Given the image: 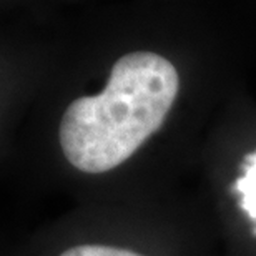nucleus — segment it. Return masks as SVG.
<instances>
[{
  "label": "nucleus",
  "instance_id": "nucleus-3",
  "mask_svg": "<svg viewBox=\"0 0 256 256\" xmlns=\"http://www.w3.org/2000/svg\"><path fill=\"white\" fill-rule=\"evenodd\" d=\"M60 256H143L130 250H122L114 246H102V244H80L66 250Z\"/></svg>",
  "mask_w": 256,
  "mask_h": 256
},
{
  "label": "nucleus",
  "instance_id": "nucleus-4",
  "mask_svg": "<svg viewBox=\"0 0 256 256\" xmlns=\"http://www.w3.org/2000/svg\"><path fill=\"white\" fill-rule=\"evenodd\" d=\"M254 234H256V230H254Z\"/></svg>",
  "mask_w": 256,
  "mask_h": 256
},
{
  "label": "nucleus",
  "instance_id": "nucleus-1",
  "mask_svg": "<svg viewBox=\"0 0 256 256\" xmlns=\"http://www.w3.org/2000/svg\"><path fill=\"white\" fill-rule=\"evenodd\" d=\"M180 78L170 60L132 52L116 60L105 90L74 100L60 122V146L72 166L105 173L126 162L163 125Z\"/></svg>",
  "mask_w": 256,
  "mask_h": 256
},
{
  "label": "nucleus",
  "instance_id": "nucleus-2",
  "mask_svg": "<svg viewBox=\"0 0 256 256\" xmlns=\"http://www.w3.org/2000/svg\"><path fill=\"white\" fill-rule=\"evenodd\" d=\"M234 190L242 194V206L256 222V150L250 153L244 163V175L234 183Z\"/></svg>",
  "mask_w": 256,
  "mask_h": 256
}]
</instances>
